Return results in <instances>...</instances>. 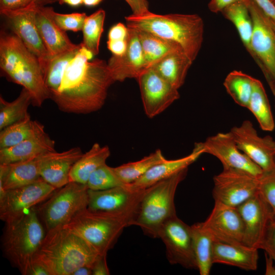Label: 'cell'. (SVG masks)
I'll return each instance as SVG.
<instances>
[{
	"label": "cell",
	"instance_id": "cell-1",
	"mask_svg": "<svg viewBox=\"0 0 275 275\" xmlns=\"http://www.w3.org/2000/svg\"><path fill=\"white\" fill-rule=\"evenodd\" d=\"M93 56L81 43L64 71L58 92L50 98L61 111L86 114L103 106L108 88L115 81L107 62L92 60Z\"/></svg>",
	"mask_w": 275,
	"mask_h": 275
},
{
	"label": "cell",
	"instance_id": "cell-2",
	"mask_svg": "<svg viewBox=\"0 0 275 275\" xmlns=\"http://www.w3.org/2000/svg\"><path fill=\"white\" fill-rule=\"evenodd\" d=\"M128 28L150 32L178 44L194 62L204 40V23L197 14H158L148 11L125 17Z\"/></svg>",
	"mask_w": 275,
	"mask_h": 275
},
{
	"label": "cell",
	"instance_id": "cell-3",
	"mask_svg": "<svg viewBox=\"0 0 275 275\" xmlns=\"http://www.w3.org/2000/svg\"><path fill=\"white\" fill-rule=\"evenodd\" d=\"M0 68L10 81L27 90L34 106L50 98L38 58L17 36L4 31L0 35Z\"/></svg>",
	"mask_w": 275,
	"mask_h": 275
},
{
	"label": "cell",
	"instance_id": "cell-4",
	"mask_svg": "<svg viewBox=\"0 0 275 275\" xmlns=\"http://www.w3.org/2000/svg\"><path fill=\"white\" fill-rule=\"evenodd\" d=\"M99 255L81 237L59 226L46 231L33 261L44 266L50 275H72L81 266L91 267Z\"/></svg>",
	"mask_w": 275,
	"mask_h": 275
},
{
	"label": "cell",
	"instance_id": "cell-5",
	"mask_svg": "<svg viewBox=\"0 0 275 275\" xmlns=\"http://www.w3.org/2000/svg\"><path fill=\"white\" fill-rule=\"evenodd\" d=\"M132 217L122 214L80 211L63 227L84 239L98 255H106L124 228L133 225Z\"/></svg>",
	"mask_w": 275,
	"mask_h": 275
},
{
	"label": "cell",
	"instance_id": "cell-6",
	"mask_svg": "<svg viewBox=\"0 0 275 275\" xmlns=\"http://www.w3.org/2000/svg\"><path fill=\"white\" fill-rule=\"evenodd\" d=\"M45 234L35 207L5 223L2 241L3 252L22 274H25L32 263Z\"/></svg>",
	"mask_w": 275,
	"mask_h": 275
},
{
	"label": "cell",
	"instance_id": "cell-7",
	"mask_svg": "<svg viewBox=\"0 0 275 275\" xmlns=\"http://www.w3.org/2000/svg\"><path fill=\"white\" fill-rule=\"evenodd\" d=\"M187 170L183 169L146 188L133 224L140 227L145 235L157 238L161 225L177 215L175 195Z\"/></svg>",
	"mask_w": 275,
	"mask_h": 275
},
{
	"label": "cell",
	"instance_id": "cell-8",
	"mask_svg": "<svg viewBox=\"0 0 275 275\" xmlns=\"http://www.w3.org/2000/svg\"><path fill=\"white\" fill-rule=\"evenodd\" d=\"M88 190L87 184L69 182L35 207L46 231L63 226L78 212L87 208Z\"/></svg>",
	"mask_w": 275,
	"mask_h": 275
},
{
	"label": "cell",
	"instance_id": "cell-9",
	"mask_svg": "<svg viewBox=\"0 0 275 275\" xmlns=\"http://www.w3.org/2000/svg\"><path fill=\"white\" fill-rule=\"evenodd\" d=\"M253 23L251 47L253 58L267 81L275 80V32L268 16L253 0H246Z\"/></svg>",
	"mask_w": 275,
	"mask_h": 275
},
{
	"label": "cell",
	"instance_id": "cell-10",
	"mask_svg": "<svg viewBox=\"0 0 275 275\" xmlns=\"http://www.w3.org/2000/svg\"><path fill=\"white\" fill-rule=\"evenodd\" d=\"M157 238L164 244L167 258L170 264H178L187 269H198L191 226L177 215L161 225Z\"/></svg>",
	"mask_w": 275,
	"mask_h": 275
},
{
	"label": "cell",
	"instance_id": "cell-11",
	"mask_svg": "<svg viewBox=\"0 0 275 275\" xmlns=\"http://www.w3.org/2000/svg\"><path fill=\"white\" fill-rule=\"evenodd\" d=\"M57 189L42 178L26 185L6 190L0 197V218L11 222L48 198Z\"/></svg>",
	"mask_w": 275,
	"mask_h": 275
},
{
	"label": "cell",
	"instance_id": "cell-12",
	"mask_svg": "<svg viewBox=\"0 0 275 275\" xmlns=\"http://www.w3.org/2000/svg\"><path fill=\"white\" fill-rule=\"evenodd\" d=\"M214 202L237 207L259 191V178L246 172L225 169L213 178Z\"/></svg>",
	"mask_w": 275,
	"mask_h": 275
},
{
	"label": "cell",
	"instance_id": "cell-13",
	"mask_svg": "<svg viewBox=\"0 0 275 275\" xmlns=\"http://www.w3.org/2000/svg\"><path fill=\"white\" fill-rule=\"evenodd\" d=\"M37 8L32 3L21 9L0 12L13 33L38 58L43 72L50 57L36 26Z\"/></svg>",
	"mask_w": 275,
	"mask_h": 275
},
{
	"label": "cell",
	"instance_id": "cell-14",
	"mask_svg": "<svg viewBox=\"0 0 275 275\" xmlns=\"http://www.w3.org/2000/svg\"><path fill=\"white\" fill-rule=\"evenodd\" d=\"M146 190L133 189L128 184L104 190L89 189L87 208L124 214L135 221Z\"/></svg>",
	"mask_w": 275,
	"mask_h": 275
},
{
	"label": "cell",
	"instance_id": "cell-15",
	"mask_svg": "<svg viewBox=\"0 0 275 275\" xmlns=\"http://www.w3.org/2000/svg\"><path fill=\"white\" fill-rule=\"evenodd\" d=\"M238 148L263 171L275 166V141L270 136H260L249 120L230 131Z\"/></svg>",
	"mask_w": 275,
	"mask_h": 275
},
{
	"label": "cell",
	"instance_id": "cell-16",
	"mask_svg": "<svg viewBox=\"0 0 275 275\" xmlns=\"http://www.w3.org/2000/svg\"><path fill=\"white\" fill-rule=\"evenodd\" d=\"M244 226L243 244L260 249L268 226L274 214L259 191L236 207Z\"/></svg>",
	"mask_w": 275,
	"mask_h": 275
},
{
	"label": "cell",
	"instance_id": "cell-17",
	"mask_svg": "<svg viewBox=\"0 0 275 275\" xmlns=\"http://www.w3.org/2000/svg\"><path fill=\"white\" fill-rule=\"evenodd\" d=\"M136 79L145 113L150 118L162 113L180 97L178 89L151 68L141 73Z\"/></svg>",
	"mask_w": 275,
	"mask_h": 275
},
{
	"label": "cell",
	"instance_id": "cell-18",
	"mask_svg": "<svg viewBox=\"0 0 275 275\" xmlns=\"http://www.w3.org/2000/svg\"><path fill=\"white\" fill-rule=\"evenodd\" d=\"M201 143L203 153L216 157L222 163L223 169L242 171L258 178L263 172L259 166L239 150L230 131L218 133Z\"/></svg>",
	"mask_w": 275,
	"mask_h": 275
},
{
	"label": "cell",
	"instance_id": "cell-19",
	"mask_svg": "<svg viewBox=\"0 0 275 275\" xmlns=\"http://www.w3.org/2000/svg\"><path fill=\"white\" fill-rule=\"evenodd\" d=\"M202 223L214 241L230 244H243L244 226L236 207L214 202L211 213Z\"/></svg>",
	"mask_w": 275,
	"mask_h": 275
},
{
	"label": "cell",
	"instance_id": "cell-20",
	"mask_svg": "<svg viewBox=\"0 0 275 275\" xmlns=\"http://www.w3.org/2000/svg\"><path fill=\"white\" fill-rule=\"evenodd\" d=\"M127 45L121 56L113 55L107 62L114 80L135 78L147 70L141 45L134 29L128 28Z\"/></svg>",
	"mask_w": 275,
	"mask_h": 275
},
{
	"label": "cell",
	"instance_id": "cell-21",
	"mask_svg": "<svg viewBox=\"0 0 275 275\" xmlns=\"http://www.w3.org/2000/svg\"><path fill=\"white\" fill-rule=\"evenodd\" d=\"M82 154L78 147L61 152L44 153L40 165V177L57 189L62 187L70 182V170Z\"/></svg>",
	"mask_w": 275,
	"mask_h": 275
},
{
	"label": "cell",
	"instance_id": "cell-22",
	"mask_svg": "<svg viewBox=\"0 0 275 275\" xmlns=\"http://www.w3.org/2000/svg\"><path fill=\"white\" fill-rule=\"evenodd\" d=\"M54 9L51 7L37 6L36 24L50 57L79 47L73 43L66 32L53 19Z\"/></svg>",
	"mask_w": 275,
	"mask_h": 275
},
{
	"label": "cell",
	"instance_id": "cell-23",
	"mask_svg": "<svg viewBox=\"0 0 275 275\" xmlns=\"http://www.w3.org/2000/svg\"><path fill=\"white\" fill-rule=\"evenodd\" d=\"M43 154L23 161L0 164V197L6 190L31 184L41 178L40 168Z\"/></svg>",
	"mask_w": 275,
	"mask_h": 275
},
{
	"label": "cell",
	"instance_id": "cell-24",
	"mask_svg": "<svg viewBox=\"0 0 275 275\" xmlns=\"http://www.w3.org/2000/svg\"><path fill=\"white\" fill-rule=\"evenodd\" d=\"M203 153L201 142L197 143L192 152L188 155L176 159H166L152 167L142 176L128 185L134 189H146L183 169L188 168L189 165Z\"/></svg>",
	"mask_w": 275,
	"mask_h": 275
},
{
	"label": "cell",
	"instance_id": "cell-25",
	"mask_svg": "<svg viewBox=\"0 0 275 275\" xmlns=\"http://www.w3.org/2000/svg\"><path fill=\"white\" fill-rule=\"evenodd\" d=\"M258 249L243 244H230L214 241L213 263H222L246 270L257 269Z\"/></svg>",
	"mask_w": 275,
	"mask_h": 275
},
{
	"label": "cell",
	"instance_id": "cell-26",
	"mask_svg": "<svg viewBox=\"0 0 275 275\" xmlns=\"http://www.w3.org/2000/svg\"><path fill=\"white\" fill-rule=\"evenodd\" d=\"M52 151H56L55 142L45 131L13 146L0 149V164L23 161Z\"/></svg>",
	"mask_w": 275,
	"mask_h": 275
},
{
	"label": "cell",
	"instance_id": "cell-27",
	"mask_svg": "<svg viewBox=\"0 0 275 275\" xmlns=\"http://www.w3.org/2000/svg\"><path fill=\"white\" fill-rule=\"evenodd\" d=\"M193 63L184 50L181 49L167 54L150 68L179 90L184 84Z\"/></svg>",
	"mask_w": 275,
	"mask_h": 275
},
{
	"label": "cell",
	"instance_id": "cell-28",
	"mask_svg": "<svg viewBox=\"0 0 275 275\" xmlns=\"http://www.w3.org/2000/svg\"><path fill=\"white\" fill-rule=\"evenodd\" d=\"M110 154L108 146L94 144L90 149L83 153L72 166L69 173V181L87 184L91 174L99 167L106 163Z\"/></svg>",
	"mask_w": 275,
	"mask_h": 275
},
{
	"label": "cell",
	"instance_id": "cell-29",
	"mask_svg": "<svg viewBox=\"0 0 275 275\" xmlns=\"http://www.w3.org/2000/svg\"><path fill=\"white\" fill-rule=\"evenodd\" d=\"M134 30L141 45L147 69L167 54L178 50H183L180 45L174 42L146 31Z\"/></svg>",
	"mask_w": 275,
	"mask_h": 275
},
{
	"label": "cell",
	"instance_id": "cell-30",
	"mask_svg": "<svg viewBox=\"0 0 275 275\" xmlns=\"http://www.w3.org/2000/svg\"><path fill=\"white\" fill-rule=\"evenodd\" d=\"M221 13L234 25L244 47L253 57L251 40L253 23L246 0L237 2L228 6Z\"/></svg>",
	"mask_w": 275,
	"mask_h": 275
},
{
	"label": "cell",
	"instance_id": "cell-31",
	"mask_svg": "<svg viewBox=\"0 0 275 275\" xmlns=\"http://www.w3.org/2000/svg\"><path fill=\"white\" fill-rule=\"evenodd\" d=\"M193 243L198 270L201 275H208L212 265L214 239L203 227L202 223L191 226Z\"/></svg>",
	"mask_w": 275,
	"mask_h": 275
},
{
	"label": "cell",
	"instance_id": "cell-32",
	"mask_svg": "<svg viewBox=\"0 0 275 275\" xmlns=\"http://www.w3.org/2000/svg\"><path fill=\"white\" fill-rule=\"evenodd\" d=\"M45 132L44 126L30 115L7 126L0 132V149L9 148Z\"/></svg>",
	"mask_w": 275,
	"mask_h": 275
},
{
	"label": "cell",
	"instance_id": "cell-33",
	"mask_svg": "<svg viewBox=\"0 0 275 275\" xmlns=\"http://www.w3.org/2000/svg\"><path fill=\"white\" fill-rule=\"evenodd\" d=\"M247 108L254 115L262 130L271 131L274 129V121L265 90L262 82L256 78Z\"/></svg>",
	"mask_w": 275,
	"mask_h": 275
},
{
	"label": "cell",
	"instance_id": "cell-34",
	"mask_svg": "<svg viewBox=\"0 0 275 275\" xmlns=\"http://www.w3.org/2000/svg\"><path fill=\"white\" fill-rule=\"evenodd\" d=\"M166 159L161 151L158 149L139 160L113 167V169L122 182L127 185L134 182L152 167Z\"/></svg>",
	"mask_w": 275,
	"mask_h": 275
},
{
	"label": "cell",
	"instance_id": "cell-35",
	"mask_svg": "<svg viewBox=\"0 0 275 275\" xmlns=\"http://www.w3.org/2000/svg\"><path fill=\"white\" fill-rule=\"evenodd\" d=\"M31 103V96L24 88L12 101H7L1 96L0 130L29 116L28 110Z\"/></svg>",
	"mask_w": 275,
	"mask_h": 275
},
{
	"label": "cell",
	"instance_id": "cell-36",
	"mask_svg": "<svg viewBox=\"0 0 275 275\" xmlns=\"http://www.w3.org/2000/svg\"><path fill=\"white\" fill-rule=\"evenodd\" d=\"M254 79L241 71L234 70L227 75L223 84L236 103L248 108L253 92Z\"/></svg>",
	"mask_w": 275,
	"mask_h": 275
},
{
	"label": "cell",
	"instance_id": "cell-37",
	"mask_svg": "<svg viewBox=\"0 0 275 275\" xmlns=\"http://www.w3.org/2000/svg\"><path fill=\"white\" fill-rule=\"evenodd\" d=\"M79 48L50 57L43 70L44 81L51 96L60 86L64 71L78 51ZM51 98V97H50Z\"/></svg>",
	"mask_w": 275,
	"mask_h": 275
},
{
	"label": "cell",
	"instance_id": "cell-38",
	"mask_svg": "<svg viewBox=\"0 0 275 275\" xmlns=\"http://www.w3.org/2000/svg\"><path fill=\"white\" fill-rule=\"evenodd\" d=\"M105 11L99 9L93 13L87 16L83 28L82 45L94 56L98 54L101 37L103 32Z\"/></svg>",
	"mask_w": 275,
	"mask_h": 275
},
{
	"label": "cell",
	"instance_id": "cell-39",
	"mask_svg": "<svg viewBox=\"0 0 275 275\" xmlns=\"http://www.w3.org/2000/svg\"><path fill=\"white\" fill-rule=\"evenodd\" d=\"M125 185L117 177L113 167L106 163L95 170L87 183L88 189L94 190H104Z\"/></svg>",
	"mask_w": 275,
	"mask_h": 275
},
{
	"label": "cell",
	"instance_id": "cell-40",
	"mask_svg": "<svg viewBox=\"0 0 275 275\" xmlns=\"http://www.w3.org/2000/svg\"><path fill=\"white\" fill-rule=\"evenodd\" d=\"M85 13L74 12L70 14H62L53 12V19L57 24L64 31L74 32L82 31L85 19Z\"/></svg>",
	"mask_w": 275,
	"mask_h": 275
},
{
	"label": "cell",
	"instance_id": "cell-41",
	"mask_svg": "<svg viewBox=\"0 0 275 275\" xmlns=\"http://www.w3.org/2000/svg\"><path fill=\"white\" fill-rule=\"evenodd\" d=\"M259 190L275 214V166L263 171L259 178Z\"/></svg>",
	"mask_w": 275,
	"mask_h": 275
},
{
	"label": "cell",
	"instance_id": "cell-42",
	"mask_svg": "<svg viewBox=\"0 0 275 275\" xmlns=\"http://www.w3.org/2000/svg\"><path fill=\"white\" fill-rule=\"evenodd\" d=\"M260 249L263 250L275 263V214L268 226Z\"/></svg>",
	"mask_w": 275,
	"mask_h": 275
},
{
	"label": "cell",
	"instance_id": "cell-43",
	"mask_svg": "<svg viewBox=\"0 0 275 275\" xmlns=\"http://www.w3.org/2000/svg\"><path fill=\"white\" fill-rule=\"evenodd\" d=\"M128 34V28L124 24L119 22L109 29L108 33V40H126Z\"/></svg>",
	"mask_w": 275,
	"mask_h": 275
},
{
	"label": "cell",
	"instance_id": "cell-44",
	"mask_svg": "<svg viewBox=\"0 0 275 275\" xmlns=\"http://www.w3.org/2000/svg\"><path fill=\"white\" fill-rule=\"evenodd\" d=\"M92 275H108L109 270L106 262V255H99L92 267Z\"/></svg>",
	"mask_w": 275,
	"mask_h": 275
},
{
	"label": "cell",
	"instance_id": "cell-45",
	"mask_svg": "<svg viewBox=\"0 0 275 275\" xmlns=\"http://www.w3.org/2000/svg\"><path fill=\"white\" fill-rule=\"evenodd\" d=\"M32 3L33 0H0V11L21 9Z\"/></svg>",
	"mask_w": 275,
	"mask_h": 275
},
{
	"label": "cell",
	"instance_id": "cell-46",
	"mask_svg": "<svg viewBox=\"0 0 275 275\" xmlns=\"http://www.w3.org/2000/svg\"><path fill=\"white\" fill-rule=\"evenodd\" d=\"M127 42L126 40H111L107 41V47L113 55L121 56L126 50Z\"/></svg>",
	"mask_w": 275,
	"mask_h": 275
},
{
	"label": "cell",
	"instance_id": "cell-47",
	"mask_svg": "<svg viewBox=\"0 0 275 275\" xmlns=\"http://www.w3.org/2000/svg\"><path fill=\"white\" fill-rule=\"evenodd\" d=\"M244 1L245 0H210L208 4V8L212 13H221L228 6L236 2Z\"/></svg>",
	"mask_w": 275,
	"mask_h": 275
},
{
	"label": "cell",
	"instance_id": "cell-48",
	"mask_svg": "<svg viewBox=\"0 0 275 275\" xmlns=\"http://www.w3.org/2000/svg\"><path fill=\"white\" fill-rule=\"evenodd\" d=\"M130 7L133 14L139 15L149 10L147 0H124Z\"/></svg>",
	"mask_w": 275,
	"mask_h": 275
},
{
	"label": "cell",
	"instance_id": "cell-49",
	"mask_svg": "<svg viewBox=\"0 0 275 275\" xmlns=\"http://www.w3.org/2000/svg\"><path fill=\"white\" fill-rule=\"evenodd\" d=\"M268 17L275 20V5L270 0H253Z\"/></svg>",
	"mask_w": 275,
	"mask_h": 275
},
{
	"label": "cell",
	"instance_id": "cell-50",
	"mask_svg": "<svg viewBox=\"0 0 275 275\" xmlns=\"http://www.w3.org/2000/svg\"><path fill=\"white\" fill-rule=\"evenodd\" d=\"M24 275H50L47 269L39 263L33 261Z\"/></svg>",
	"mask_w": 275,
	"mask_h": 275
},
{
	"label": "cell",
	"instance_id": "cell-51",
	"mask_svg": "<svg viewBox=\"0 0 275 275\" xmlns=\"http://www.w3.org/2000/svg\"><path fill=\"white\" fill-rule=\"evenodd\" d=\"M265 255V275H275V266H273V261L266 253Z\"/></svg>",
	"mask_w": 275,
	"mask_h": 275
},
{
	"label": "cell",
	"instance_id": "cell-52",
	"mask_svg": "<svg viewBox=\"0 0 275 275\" xmlns=\"http://www.w3.org/2000/svg\"><path fill=\"white\" fill-rule=\"evenodd\" d=\"M72 275H92L91 267L88 266H83L77 268Z\"/></svg>",
	"mask_w": 275,
	"mask_h": 275
},
{
	"label": "cell",
	"instance_id": "cell-53",
	"mask_svg": "<svg viewBox=\"0 0 275 275\" xmlns=\"http://www.w3.org/2000/svg\"><path fill=\"white\" fill-rule=\"evenodd\" d=\"M59 3L61 5L67 4L71 7H77L83 4V0H60Z\"/></svg>",
	"mask_w": 275,
	"mask_h": 275
},
{
	"label": "cell",
	"instance_id": "cell-54",
	"mask_svg": "<svg viewBox=\"0 0 275 275\" xmlns=\"http://www.w3.org/2000/svg\"><path fill=\"white\" fill-rule=\"evenodd\" d=\"M60 0H33L37 6H45L47 5L52 4L57 2H59Z\"/></svg>",
	"mask_w": 275,
	"mask_h": 275
},
{
	"label": "cell",
	"instance_id": "cell-55",
	"mask_svg": "<svg viewBox=\"0 0 275 275\" xmlns=\"http://www.w3.org/2000/svg\"><path fill=\"white\" fill-rule=\"evenodd\" d=\"M104 0H83V4L87 7H95Z\"/></svg>",
	"mask_w": 275,
	"mask_h": 275
},
{
	"label": "cell",
	"instance_id": "cell-56",
	"mask_svg": "<svg viewBox=\"0 0 275 275\" xmlns=\"http://www.w3.org/2000/svg\"><path fill=\"white\" fill-rule=\"evenodd\" d=\"M270 89L275 97V80H271L267 81Z\"/></svg>",
	"mask_w": 275,
	"mask_h": 275
},
{
	"label": "cell",
	"instance_id": "cell-57",
	"mask_svg": "<svg viewBox=\"0 0 275 275\" xmlns=\"http://www.w3.org/2000/svg\"><path fill=\"white\" fill-rule=\"evenodd\" d=\"M269 22L273 30L275 32V20H273L272 19H271L270 18L268 17Z\"/></svg>",
	"mask_w": 275,
	"mask_h": 275
},
{
	"label": "cell",
	"instance_id": "cell-58",
	"mask_svg": "<svg viewBox=\"0 0 275 275\" xmlns=\"http://www.w3.org/2000/svg\"><path fill=\"white\" fill-rule=\"evenodd\" d=\"M273 3H275V0H270Z\"/></svg>",
	"mask_w": 275,
	"mask_h": 275
},
{
	"label": "cell",
	"instance_id": "cell-59",
	"mask_svg": "<svg viewBox=\"0 0 275 275\" xmlns=\"http://www.w3.org/2000/svg\"><path fill=\"white\" fill-rule=\"evenodd\" d=\"M274 4L275 5V3H274Z\"/></svg>",
	"mask_w": 275,
	"mask_h": 275
}]
</instances>
